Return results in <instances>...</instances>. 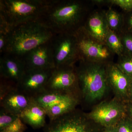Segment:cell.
<instances>
[{
	"mask_svg": "<svg viewBox=\"0 0 132 132\" xmlns=\"http://www.w3.org/2000/svg\"><path fill=\"white\" fill-rule=\"evenodd\" d=\"M74 33L76 38L79 61L104 64L113 62L115 54L105 44L100 42L88 34L83 27Z\"/></svg>",
	"mask_w": 132,
	"mask_h": 132,
	"instance_id": "obj_5",
	"label": "cell"
},
{
	"mask_svg": "<svg viewBox=\"0 0 132 132\" xmlns=\"http://www.w3.org/2000/svg\"><path fill=\"white\" fill-rule=\"evenodd\" d=\"M32 101V98L13 86L0 95V108L19 117Z\"/></svg>",
	"mask_w": 132,
	"mask_h": 132,
	"instance_id": "obj_13",
	"label": "cell"
},
{
	"mask_svg": "<svg viewBox=\"0 0 132 132\" xmlns=\"http://www.w3.org/2000/svg\"><path fill=\"white\" fill-rule=\"evenodd\" d=\"M104 132H118L116 126L104 127Z\"/></svg>",
	"mask_w": 132,
	"mask_h": 132,
	"instance_id": "obj_29",
	"label": "cell"
},
{
	"mask_svg": "<svg viewBox=\"0 0 132 132\" xmlns=\"http://www.w3.org/2000/svg\"><path fill=\"white\" fill-rule=\"evenodd\" d=\"M105 15L109 29L120 34L123 29L124 17L123 14L109 7L105 10Z\"/></svg>",
	"mask_w": 132,
	"mask_h": 132,
	"instance_id": "obj_19",
	"label": "cell"
},
{
	"mask_svg": "<svg viewBox=\"0 0 132 132\" xmlns=\"http://www.w3.org/2000/svg\"><path fill=\"white\" fill-rule=\"evenodd\" d=\"M105 44L109 50L118 57L124 55V48L120 35L109 29L105 41Z\"/></svg>",
	"mask_w": 132,
	"mask_h": 132,
	"instance_id": "obj_20",
	"label": "cell"
},
{
	"mask_svg": "<svg viewBox=\"0 0 132 132\" xmlns=\"http://www.w3.org/2000/svg\"><path fill=\"white\" fill-rule=\"evenodd\" d=\"M106 69L107 78L110 89L113 91L115 98L123 102L127 97L131 78L123 73L113 62L106 64Z\"/></svg>",
	"mask_w": 132,
	"mask_h": 132,
	"instance_id": "obj_14",
	"label": "cell"
},
{
	"mask_svg": "<svg viewBox=\"0 0 132 132\" xmlns=\"http://www.w3.org/2000/svg\"><path fill=\"white\" fill-rule=\"evenodd\" d=\"M108 1L109 7L112 5L118 6L125 12L132 10V0H108Z\"/></svg>",
	"mask_w": 132,
	"mask_h": 132,
	"instance_id": "obj_25",
	"label": "cell"
},
{
	"mask_svg": "<svg viewBox=\"0 0 132 132\" xmlns=\"http://www.w3.org/2000/svg\"><path fill=\"white\" fill-rule=\"evenodd\" d=\"M19 116L0 108V131L16 120Z\"/></svg>",
	"mask_w": 132,
	"mask_h": 132,
	"instance_id": "obj_22",
	"label": "cell"
},
{
	"mask_svg": "<svg viewBox=\"0 0 132 132\" xmlns=\"http://www.w3.org/2000/svg\"><path fill=\"white\" fill-rule=\"evenodd\" d=\"M93 121L87 114L75 110L53 120L45 127L44 132H96Z\"/></svg>",
	"mask_w": 132,
	"mask_h": 132,
	"instance_id": "obj_7",
	"label": "cell"
},
{
	"mask_svg": "<svg viewBox=\"0 0 132 132\" xmlns=\"http://www.w3.org/2000/svg\"><path fill=\"white\" fill-rule=\"evenodd\" d=\"M45 90L73 94L80 100L75 65L53 69Z\"/></svg>",
	"mask_w": 132,
	"mask_h": 132,
	"instance_id": "obj_8",
	"label": "cell"
},
{
	"mask_svg": "<svg viewBox=\"0 0 132 132\" xmlns=\"http://www.w3.org/2000/svg\"><path fill=\"white\" fill-rule=\"evenodd\" d=\"M80 102L79 99L75 98L60 103L46 111L50 121L53 120L75 110Z\"/></svg>",
	"mask_w": 132,
	"mask_h": 132,
	"instance_id": "obj_18",
	"label": "cell"
},
{
	"mask_svg": "<svg viewBox=\"0 0 132 132\" xmlns=\"http://www.w3.org/2000/svg\"><path fill=\"white\" fill-rule=\"evenodd\" d=\"M46 113L44 109L33 100L31 104L20 115L24 123L34 129H39L46 126Z\"/></svg>",
	"mask_w": 132,
	"mask_h": 132,
	"instance_id": "obj_16",
	"label": "cell"
},
{
	"mask_svg": "<svg viewBox=\"0 0 132 132\" xmlns=\"http://www.w3.org/2000/svg\"><path fill=\"white\" fill-rule=\"evenodd\" d=\"M116 64L123 73L132 78V56L123 55L118 57Z\"/></svg>",
	"mask_w": 132,
	"mask_h": 132,
	"instance_id": "obj_21",
	"label": "cell"
},
{
	"mask_svg": "<svg viewBox=\"0 0 132 132\" xmlns=\"http://www.w3.org/2000/svg\"><path fill=\"white\" fill-rule=\"evenodd\" d=\"M52 0H1L0 15L11 29L20 24L39 21Z\"/></svg>",
	"mask_w": 132,
	"mask_h": 132,
	"instance_id": "obj_4",
	"label": "cell"
},
{
	"mask_svg": "<svg viewBox=\"0 0 132 132\" xmlns=\"http://www.w3.org/2000/svg\"><path fill=\"white\" fill-rule=\"evenodd\" d=\"M76 70L81 99L89 103L101 100L110 89L106 75V64L80 60Z\"/></svg>",
	"mask_w": 132,
	"mask_h": 132,
	"instance_id": "obj_3",
	"label": "cell"
},
{
	"mask_svg": "<svg viewBox=\"0 0 132 132\" xmlns=\"http://www.w3.org/2000/svg\"><path fill=\"white\" fill-rule=\"evenodd\" d=\"M82 27L93 38L105 44L109 30L106 19L105 10H92L88 15Z\"/></svg>",
	"mask_w": 132,
	"mask_h": 132,
	"instance_id": "obj_15",
	"label": "cell"
},
{
	"mask_svg": "<svg viewBox=\"0 0 132 132\" xmlns=\"http://www.w3.org/2000/svg\"><path fill=\"white\" fill-rule=\"evenodd\" d=\"M26 71L23 59L8 53L0 57V80L17 87Z\"/></svg>",
	"mask_w": 132,
	"mask_h": 132,
	"instance_id": "obj_11",
	"label": "cell"
},
{
	"mask_svg": "<svg viewBox=\"0 0 132 132\" xmlns=\"http://www.w3.org/2000/svg\"><path fill=\"white\" fill-rule=\"evenodd\" d=\"M27 127L21 119L19 117L10 125L0 131V132H24Z\"/></svg>",
	"mask_w": 132,
	"mask_h": 132,
	"instance_id": "obj_23",
	"label": "cell"
},
{
	"mask_svg": "<svg viewBox=\"0 0 132 132\" xmlns=\"http://www.w3.org/2000/svg\"><path fill=\"white\" fill-rule=\"evenodd\" d=\"M124 23L122 32L132 34V10L130 12H123Z\"/></svg>",
	"mask_w": 132,
	"mask_h": 132,
	"instance_id": "obj_26",
	"label": "cell"
},
{
	"mask_svg": "<svg viewBox=\"0 0 132 132\" xmlns=\"http://www.w3.org/2000/svg\"><path fill=\"white\" fill-rule=\"evenodd\" d=\"M50 42L55 68L73 65L79 61L74 32L55 34Z\"/></svg>",
	"mask_w": 132,
	"mask_h": 132,
	"instance_id": "obj_6",
	"label": "cell"
},
{
	"mask_svg": "<svg viewBox=\"0 0 132 132\" xmlns=\"http://www.w3.org/2000/svg\"><path fill=\"white\" fill-rule=\"evenodd\" d=\"M54 34L39 21L20 24L10 31L5 53L22 58L36 48L49 42Z\"/></svg>",
	"mask_w": 132,
	"mask_h": 132,
	"instance_id": "obj_2",
	"label": "cell"
},
{
	"mask_svg": "<svg viewBox=\"0 0 132 132\" xmlns=\"http://www.w3.org/2000/svg\"><path fill=\"white\" fill-rule=\"evenodd\" d=\"M118 132H132V123L126 116L116 125Z\"/></svg>",
	"mask_w": 132,
	"mask_h": 132,
	"instance_id": "obj_27",
	"label": "cell"
},
{
	"mask_svg": "<svg viewBox=\"0 0 132 132\" xmlns=\"http://www.w3.org/2000/svg\"><path fill=\"white\" fill-rule=\"evenodd\" d=\"M129 113H130V116L132 118V105L130 107L129 109Z\"/></svg>",
	"mask_w": 132,
	"mask_h": 132,
	"instance_id": "obj_31",
	"label": "cell"
},
{
	"mask_svg": "<svg viewBox=\"0 0 132 132\" xmlns=\"http://www.w3.org/2000/svg\"><path fill=\"white\" fill-rule=\"evenodd\" d=\"M126 111L123 102L115 98L101 102L87 114L95 124L106 127L116 126L126 116Z\"/></svg>",
	"mask_w": 132,
	"mask_h": 132,
	"instance_id": "obj_9",
	"label": "cell"
},
{
	"mask_svg": "<svg viewBox=\"0 0 132 132\" xmlns=\"http://www.w3.org/2000/svg\"><path fill=\"white\" fill-rule=\"evenodd\" d=\"M128 96H130L132 98V78L131 79L130 85L128 90L127 97Z\"/></svg>",
	"mask_w": 132,
	"mask_h": 132,
	"instance_id": "obj_30",
	"label": "cell"
},
{
	"mask_svg": "<svg viewBox=\"0 0 132 132\" xmlns=\"http://www.w3.org/2000/svg\"><path fill=\"white\" fill-rule=\"evenodd\" d=\"M120 35L124 47V55L132 56V34L122 32Z\"/></svg>",
	"mask_w": 132,
	"mask_h": 132,
	"instance_id": "obj_24",
	"label": "cell"
},
{
	"mask_svg": "<svg viewBox=\"0 0 132 132\" xmlns=\"http://www.w3.org/2000/svg\"><path fill=\"white\" fill-rule=\"evenodd\" d=\"M93 5L91 1L52 0L39 21L54 34L74 32L83 26Z\"/></svg>",
	"mask_w": 132,
	"mask_h": 132,
	"instance_id": "obj_1",
	"label": "cell"
},
{
	"mask_svg": "<svg viewBox=\"0 0 132 132\" xmlns=\"http://www.w3.org/2000/svg\"><path fill=\"white\" fill-rule=\"evenodd\" d=\"M9 33H0V54L6 53L9 41Z\"/></svg>",
	"mask_w": 132,
	"mask_h": 132,
	"instance_id": "obj_28",
	"label": "cell"
},
{
	"mask_svg": "<svg viewBox=\"0 0 132 132\" xmlns=\"http://www.w3.org/2000/svg\"><path fill=\"white\" fill-rule=\"evenodd\" d=\"M75 98L80 100L79 97L73 94L45 90L32 99L34 101L46 111L55 105Z\"/></svg>",
	"mask_w": 132,
	"mask_h": 132,
	"instance_id": "obj_17",
	"label": "cell"
},
{
	"mask_svg": "<svg viewBox=\"0 0 132 132\" xmlns=\"http://www.w3.org/2000/svg\"><path fill=\"white\" fill-rule=\"evenodd\" d=\"M53 69H27L17 88L33 98L45 91Z\"/></svg>",
	"mask_w": 132,
	"mask_h": 132,
	"instance_id": "obj_10",
	"label": "cell"
},
{
	"mask_svg": "<svg viewBox=\"0 0 132 132\" xmlns=\"http://www.w3.org/2000/svg\"><path fill=\"white\" fill-rule=\"evenodd\" d=\"M50 41L36 48L22 58L26 70H45L55 68Z\"/></svg>",
	"mask_w": 132,
	"mask_h": 132,
	"instance_id": "obj_12",
	"label": "cell"
}]
</instances>
